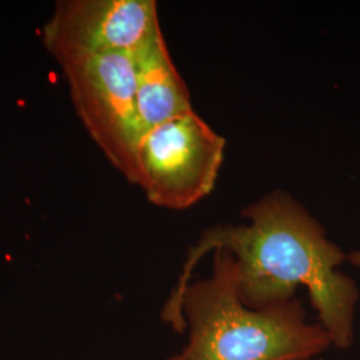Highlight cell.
Instances as JSON below:
<instances>
[{"label": "cell", "instance_id": "obj_5", "mask_svg": "<svg viewBox=\"0 0 360 360\" xmlns=\"http://www.w3.org/2000/svg\"><path fill=\"white\" fill-rule=\"evenodd\" d=\"M162 34L154 0H63L43 27L56 60L89 53L136 55Z\"/></svg>", "mask_w": 360, "mask_h": 360}, {"label": "cell", "instance_id": "obj_1", "mask_svg": "<svg viewBox=\"0 0 360 360\" xmlns=\"http://www.w3.org/2000/svg\"><path fill=\"white\" fill-rule=\"evenodd\" d=\"M242 215L248 224H218L202 232L188 250L171 296L183 294L207 254L226 250L236 260L238 292L248 309L291 300L303 287L333 347H351L360 292L355 281L339 270L347 260L345 251L304 207L281 190L247 207Z\"/></svg>", "mask_w": 360, "mask_h": 360}, {"label": "cell", "instance_id": "obj_6", "mask_svg": "<svg viewBox=\"0 0 360 360\" xmlns=\"http://www.w3.org/2000/svg\"><path fill=\"white\" fill-rule=\"evenodd\" d=\"M136 112L142 132L193 111L186 82L168 52L163 32L134 55Z\"/></svg>", "mask_w": 360, "mask_h": 360}, {"label": "cell", "instance_id": "obj_2", "mask_svg": "<svg viewBox=\"0 0 360 360\" xmlns=\"http://www.w3.org/2000/svg\"><path fill=\"white\" fill-rule=\"evenodd\" d=\"M212 272L190 282L160 318L186 346L167 360H314L333 347L319 323L307 322L299 297L264 309H248L238 292V266L231 252H212Z\"/></svg>", "mask_w": 360, "mask_h": 360}, {"label": "cell", "instance_id": "obj_4", "mask_svg": "<svg viewBox=\"0 0 360 360\" xmlns=\"http://www.w3.org/2000/svg\"><path fill=\"white\" fill-rule=\"evenodd\" d=\"M84 129L104 156L134 183L142 136L136 112L135 59L127 53H89L58 60Z\"/></svg>", "mask_w": 360, "mask_h": 360}, {"label": "cell", "instance_id": "obj_3", "mask_svg": "<svg viewBox=\"0 0 360 360\" xmlns=\"http://www.w3.org/2000/svg\"><path fill=\"white\" fill-rule=\"evenodd\" d=\"M226 139L195 112L144 131L135 153V178L158 207L186 210L214 190Z\"/></svg>", "mask_w": 360, "mask_h": 360}, {"label": "cell", "instance_id": "obj_7", "mask_svg": "<svg viewBox=\"0 0 360 360\" xmlns=\"http://www.w3.org/2000/svg\"><path fill=\"white\" fill-rule=\"evenodd\" d=\"M347 260L355 267H358L360 270V250L359 251H352L347 255Z\"/></svg>", "mask_w": 360, "mask_h": 360}]
</instances>
